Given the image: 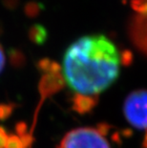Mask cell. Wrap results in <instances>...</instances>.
<instances>
[{"mask_svg": "<svg viewBox=\"0 0 147 148\" xmlns=\"http://www.w3.org/2000/svg\"><path fill=\"white\" fill-rule=\"evenodd\" d=\"M122 58L118 47L101 34L79 37L65 52L64 79L77 95L98 97L120 75Z\"/></svg>", "mask_w": 147, "mask_h": 148, "instance_id": "6da1fadb", "label": "cell"}, {"mask_svg": "<svg viewBox=\"0 0 147 148\" xmlns=\"http://www.w3.org/2000/svg\"><path fill=\"white\" fill-rule=\"evenodd\" d=\"M106 135L98 128H77L68 132L57 148H112Z\"/></svg>", "mask_w": 147, "mask_h": 148, "instance_id": "7a4b0ae2", "label": "cell"}, {"mask_svg": "<svg viewBox=\"0 0 147 148\" xmlns=\"http://www.w3.org/2000/svg\"><path fill=\"white\" fill-rule=\"evenodd\" d=\"M133 14L129 22V36L137 49L147 56V0H132Z\"/></svg>", "mask_w": 147, "mask_h": 148, "instance_id": "3957f363", "label": "cell"}, {"mask_svg": "<svg viewBox=\"0 0 147 148\" xmlns=\"http://www.w3.org/2000/svg\"><path fill=\"white\" fill-rule=\"evenodd\" d=\"M123 112L132 126L147 129V90L131 93L125 99Z\"/></svg>", "mask_w": 147, "mask_h": 148, "instance_id": "277c9868", "label": "cell"}, {"mask_svg": "<svg viewBox=\"0 0 147 148\" xmlns=\"http://www.w3.org/2000/svg\"><path fill=\"white\" fill-rule=\"evenodd\" d=\"M65 86V79L64 77L61 75V73L58 74H52V73H47L42 75L40 82L38 84V90L40 94V101L37 105V108L34 113V123L32 126V130H31V135H33V132L34 130L36 124V119L37 115H38V111L41 108V106L44 102V100L47 97L53 96L54 94L57 93L58 91L63 89Z\"/></svg>", "mask_w": 147, "mask_h": 148, "instance_id": "5b68a950", "label": "cell"}, {"mask_svg": "<svg viewBox=\"0 0 147 148\" xmlns=\"http://www.w3.org/2000/svg\"><path fill=\"white\" fill-rule=\"evenodd\" d=\"M98 97H85L76 94L72 99V108L79 114L84 115L92 111V109L98 104Z\"/></svg>", "mask_w": 147, "mask_h": 148, "instance_id": "8992f818", "label": "cell"}, {"mask_svg": "<svg viewBox=\"0 0 147 148\" xmlns=\"http://www.w3.org/2000/svg\"><path fill=\"white\" fill-rule=\"evenodd\" d=\"M28 37L36 45H43L48 39V31L41 24H34L29 28Z\"/></svg>", "mask_w": 147, "mask_h": 148, "instance_id": "52a82bcc", "label": "cell"}, {"mask_svg": "<svg viewBox=\"0 0 147 148\" xmlns=\"http://www.w3.org/2000/svg\"><path fill=\"white\" fill-rule=\"evenodd\" d=\"M8 58L9 62L12 68L14 69H21L26 65L27 58L25 53L19 49L11 48L8 51Z\"/></svg>", "mask_w": 147, "mask_h": 148, "instance_id": "ba28073f", "label": "cell"}, {"mask_svg": "<svg viewBox=\"0 0 147 148\" xmlns=\"http://www.w3.org/2000/svg\"><path fill=\"white\" fill-rule=\"evenodd\" d=\"M44 9V5L40 2L30 1L26 3L24 7V12L28 17H36Z\"/></svg>", "mask_w": 147, "mask_h": 148, "instance_id": "9c48e42d", "label": "cell"}, {"mask_svg": "<svg viewBox=\"0 0 147 148\" xmlns=\"http://www.w3.org/2000/svg\"><path fill=\"white\" fill-rule=\"evenodd\" d=\"M16 104L15 103H3L0 104V121H6L10 118L14 110L15 109Z\"/></svg>", "mask_w": 147, "mask_h": 148, "instance_id": "30bf717a", "label": "cell"}, {"mask_svg": "<svg viewBox=\"0 0 147 148\" xmlns=\"http://www.w3.org/2000/svg\"><path fill=\"white\" fill-rule=\"evenodd\" d=\"M52 64H53V60H51L50 58H44L39 59V60L36 62V68L38 69V71H40L44 75L50 72Z\"/></svg>", "mask_w": 147, "mask_h": 148, "instance_id": "8fae6325", "label": "cell"}, {"mask_svg": "<svg viewBox=\"0 0 147 148\" xmlns=\"http://www.w3.org/2000/svg\"><path fill=\"white\" fill-rule=\"evenodd\" d=\"M5 148H23L20 138L15 135H10L8 137Z\"/></svg>", "mask_w": 147, "mask_h": 148, "instance_id": "7c38bea8", "label": "cell"}, {"mask_svg": "<svg viewBox=\"0 0 147 148\" xmlns=\"http://www.w3.org/2000/svg\"><path fill=\"white\" fill-rule=\"evenodd\" d=\"M27 129H28L27 123L24 121L17 122L16 125H15V132H16L17 136L19 137H22L25 134H27Z\"/></svg>", "mask_w": 147, "mask_h": 148, "instance_id": "4fadbf2b", "label": "cell"}, {"mask_svg": "<svg viewBox=\"0 0 147 148\" xmlns=\"http://www.w3.org/2000/svg\"><path fill=\"white\" fill-rule=\"evenodd\" d=\"M20 140H21V143H22V145H23V148H29L31 147L33 143V135L31 134H25L24 136L20 137Z\"/></svg>", "mask_w": 147, "mask_h": 148, "instance_id": "5bb4252c", "label": "cell"}, {"mask_svg": "<svg viewBox=\"0 0 147 148\" xmlns=\"http://www.w3.org/2000/svg\"><path fill=\"white\" fill-rule=\"evenodd\" d=\"M7 140H8L7 132H6L4 127L0 126V148H5Z\"/></svg>", "mask_w": 147, "mask_h": 148, "instance_id": "9a60e30c", "label": "cell"}, {"mask_svg": "<svg viewBox=\"0 0 147 148\" xmlns=\"http://www.w3.org/2000/svg\"><path fill=\"white\" fill-rule=\"evenodd\" d=\"M2 3L9 10H14L19 4V0H2Z\"/></svg>", "mask_w": 147, "mask_h": 148, "instance_id": "2e32d148", "label": "cell"}, {"mask_svg": "<svg viewBox=\"0 0 147 148\" xmlns=\"http://www.w3.org/2000/svg\"><path fill=\"white\" fill-rule=\"evenodd\" d=\"M5 53H4V50H3L2 46L0 45V74L4 69L5 66Z\"/></svg>", "mask_w": 147, "mask_h": 148, "instance_id": "e0dca14e", "label": "cell"}, {"mask_svg": "<svg viewBox=\"0 0 147 148\" xmlns=\"http://www.w3.org/2000/svg\"><path fill=\"white\" fill-rule=\"evenodd\" d=\"M2 31H3V29H2V27H1V23H0V34H2Z\"/></svg>", "mask_w": 147, "mask_h": 148, "instance_id": "ac0fdd59", "label": "cell"}]
</instances>
